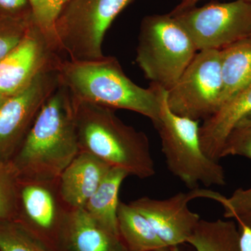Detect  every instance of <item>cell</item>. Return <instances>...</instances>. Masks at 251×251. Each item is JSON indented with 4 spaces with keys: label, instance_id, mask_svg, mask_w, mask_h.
I'll return each mask as SVG.
<instances>
[{
    "label": "cell",
    "instance_id": "obj_1",
    "mask_svg": "<svg viewBox=\"0 0 251 251\" xmlns=\"http://www.w3.org/2000/svg\"><path fill=\"white\" fill-rule=\"evenodd\" d=\"M79 152L74 99L60 82L10 161L20 179L49 181L58 179Z\"/></svg>",
    "mask_w": 251,
    "mask_h": 251
},
{
    "label": "cell",
    "instance_id": "obj_2",
    "mask_svg": "<svg viewBox=\"0 0 251 251\" xmlns=\"http://www.w3.org/2000/svg\"><path fill=\"white\" fill-rule=\"evenodd\" d=\"M74 99L80 152L90 153L111 168L141 179L156 174L148 137L126 125L114 109Z\"/></svg>",
    "mask_w": 251,
    "mask_h": 251
},
{
    "label": "cell",
    "instance_id": "obj_3",
    "mask_svg": "<svg viewBox=\"0 0 251 251\" xmlns=\"http://www.w3.org/2000/svg\"><path fill=\"white\" fill-rule=\"evenodd\" d=\"M57 70L61 82L77 100L137 112L152 123L158 120L161 87L136 85L126 75L116 57L104 56L90 62L63 59Z\"/></svg>",
    "mask_w": 251,
    "mask_h": 251
},
{
    "label": "cell",
    "instance_id": "obj_4",
    "mask_svg": "<svg viewBox=\"0 0 251 251\" xmlns=\"http://www.w3.org/2000/svg\"><path fill=\"white\" fill-rule=\"evenodd\" d=\"M199 122L172 111L167 103L166 90L161 88L159 114L152 124L159 135L168 169L190 190L201 184L224 186V167L206 156L201 148Z\"/></svg>",
    "mask_w": 251,
    "mask_h": 251
},
{
    "label": "cell",
    "instance_id": "obj_5",
    "mask_svg": "<svg viewBox=\"0 0 251 251\" xmlns=\"http://www.w3.org/2000/svg\"><path fill=\"white\" fill-rule=\"evenodd\" d=\"M198 52L187 31L170 13L142 21L135 62L150 84L170 90Z\"/></svg>",
    "mask_w": 251,
    "mask_h": 251
},
{
    "label": "cell",
    "instance_id": "obj_6",
    "mask_svg": "<svg viewBox=\"0 0 251 251\" xmlns=\"http://www.w3.org/2000/svg\"><path fill=\"white\" fill-rule=\"evenodd\" d=\"M133 0H70L53 27L56 44L73 62H90L104 57L105 33Z\"/></svg>",
    "mask_w": 251,
    "mask_h": 251
},
{
    "label": "cell",
    "instance_id": "obj_7",
    "mask_svg": "<svg viewBox=\"0 0 251 251\" xmlns=\"http://www.w3.org/2000/svg\"><path fill=\"white\" fill-rule=\"evenodd\" d=\"M222 88L219 50H202L166 91L167 103L176 115L204 121L219 110Z\"/></svg>",
    "mask_w": 251,
    "mask_h": 251
},
{
    "label": "cell",
    "instance_id": "obj_8",
    "mask_svg": "<svg viewBox=\"0 0 251 251\" xmlns=\"http://www.w3.org/2000/svg\"><path fill=\"white\" fill-rule=\"evenodd\" d=\"M173 16L198 51L221 50L251 36V3L244 0L193 6Z\"/></svg>",
    "mask_w": 251,
    "mask_h": 251
},
{
    "label": "cell",
    "instance_id": "obj_9",
    "mask_svg": "<svg viewBox=\"0 0 251 251\" xmlns=\"http://www.w3.org/2000/svg\"><path fill=\"white\" fill-rule=\"evenodd\" d=\"M61 54L54 38L33 20L19 45L0 61V93L11 97L41 73L57 69Z\"/></svg>",
    "mask_w": 251,
    "mask_h": 251
},
{
    "label": "cell",
    "instance_id": "obj_10",
    "mask_svg": "<svg viewBox=\"0 0 251 251\" xmlns=\"http://www.w3.org/2000/svg\"><path fill=\"white\" fill-rule=\"evenodd\" d=\"M60 82L57 69L46 71L0 106V159L10 161L17 152L43 104Z\"/></svg>",
    "mask_w": 251,
    "mask_h": 251
},
{
    "label": "cell",
    "instance_id": "obj_11",
    "mask_svg": "<svg viewBox=\"0 0 251 251\" xmlns=\"http://www.w3.org/2000/svg\"><path fill=\"white\" fill-rule=\"evenodd\" d=\"M220 196L221 193L198 188L166 199L142 197L129 204L148 220L167 247H173L187 243L201 220L190 210L188 203L199 198L218 201Z\"/></svg>",
    "mask_w": 251,
    "mask_h": 251
},
{
    "label": "cell",
    "instance_id": "obj_12",
    "mask_svg": "<svg viewBox=\"0 0 251 251\" xmlns=\"http://www.w3.org/2000/svg\"><path fill=\"white\" fill-rule=\"evenodd\" d=\"M57 179H20L16 219L56 249L59 232L72 211L61 198Z\"/></svg>",
    "mask_w": 251,
    "mask_h": 251
},
{
    "label": "cell",
    "instance_id": "obj_13",
    "mask_svg": "<svg viewBox=\"0 0 251 251\" xmlns=\"http://www.w3.org/2000/svg\"><path fill=\"white\" fill-rule=\"evenodd\" d=\"M58 251H128L121 237L102 227L84 209L69 212L57 238Z\"/></svg>",
    "mask_w": 251,
    "mask_h": 251
},
{
    "label": "cell",
    "instance_id": "obj_14",
    "mask_svg": "<svg viewBox=\"0 0 251 251\" xmlns=\"http://www.w3.org/2000/svg\"><path fill=\"white\" fill-rule=\"evenodd\" d=\"M110 169L97 156L79 152L57 179L59 194L69 209H83Z\"/></svg>",
    "mask_w": 251,
    "mask_h": 251
},
{
    "label": "cell",
    "instance_id": "obj_15",
    "mask_svg": "<svg viewBox=\"0 0 251 251\" xmlns=\"http://www.w3.org/2000/svg\"><path fill=\"white\" fill-rule=\"evenodd\" d=\"M251 112V84L223 104L214 115L200 126L201 148L206 156L219 161L229 133Z\"/></svg>",
    "mask_w": 251,
    "mask_h": 251
},
{
    "label": "cell",
    "instance_id": "obj_16",
    "mask_svg": "<svg viewBox=\"0 0 251 251\" xmlns=\"http://www.w3.org/2000/svg\"><path fill=\"white\" fill-rule=\"evenodd\" d=\"M219 51L223 82L221 107L251 84V36Z\"/></svg>",
    "mask_w": 251,
    "mask_h": 251
},
{
    "label": "cell",
    "instance_id": "obj_17",
    "mask_svg": "<svg viewBox=\"0 0 251 251\" xmlns=\"http://www.w3.org/2000/svg\"><path fill=\"white\" fill-rule=\"evenodd\" d=\"M129 175L123 170L111 168L83 208L96 222L118 235L119 193L122 182Z\"/></svg>",
    "mask_w": 251,
    "mask_h": 251
},
{
    "label": "cell",
    "instance_id": "obj_18",
    "mask_svg": "<svg viewBox=\"0 0 251 251\" xmlns=\"http://www.w3.org/2000/svg\"><path fill=\"white\" fill-rule=\"evenodd\" d=\"M117 224L128 251H156L168 247L148 220L130 204L119 203Z\"/></svg>",
    "mask_w": 251,
    "mask_h": 251
},
{
    "label": "cell",
    "instance_id": "obj_19",
    "mask_svg": "<svg viewBox=\"0 0 251 251\" xmlns=\"http://www.w3.org/2000/svg\"><path fill=\"white\" fill-rule=\"evenodd\" d=\"M187 244L196 251H242L239 227L232 221L201 219Z\"/></svg>",
    "mask_w": 251,
    "mask_h": 251
},
{
    "label": "cell",
    "instance_id": "obj_20",
    "mask_svg": "<svg viewBox=\"0 0 251 251\" xmlns=\"http://www.w3.org/2000/svg\"><path fill=\"white\" fill-rule=\"evenodd\" d=\"M0 251H58L16 220H0Z\"/></svg>",
    "mask_w": 251,
    "mask_h": 251
},
{
    "label": "cell",
    "instance_id": "obj_21",
    "mask_svg": "<svg viewBox=\"0 0 251 251\" xmlns=\"http://www.w3.org/2000/svg\"><path fill=\"white\" fill-rule=\"evenodd\" d=\"M20 178L10 161L0 159V220H16Z\"/></svg>",
    "mask_w": 251,
    "mask_h": 251
},
{
    "label": "cell",
    "instance_id": "obj_22",
    "mask_svg": "<svg viewBox=\"0 0 251 251\" xmlns=\"http://www.w3.org/2000/svg\"><path fill=\"white\" fill-rule=\"evenodd\" d=\"M228 156L247 157L251 160V128H234L226 140L221 158Z\"/></svg>",
    "mask_w": 251,
    "mask_h": 251
},
{
    "label": "cell",
    "instance_id": "obj_23",
    "mask_svg": "<svg viewBox=\"0 0 251 251\" xmlns=\"http://www.w3.org/2000/svg\"><path fill=\"white\" fill-rule=\"evenodd\" d=\"M220 204L224 209V217L234 219L251 211V188H239L229 198L223 196Z\"/></svg>",
    "mask_w": 251,
    "mask_h": 251
},
{
    "label": "cell",
    "instance_id": "obj_24",
    "mask_svg": "<svg viewBox=\"0 0 251 251\" xmlns=\"http://www.w3.org/2000/svg\"><path fill=\"white\" fill-rule=\"evenodd\" d=\"M33 20L34 18L31 16L18 27L0 32V61L19 45Z\"/></svg>",
    "mask_w": 251,
    "mask_h": 251
},
{
    "label": "cell",
    "instance_id": "obj_25",
    "mask_svg": "<svg viewBox=\"0 0 251 251\" xmlns=\"http://www.w3.org/2000/svg\"><path fill=\"white\" fill-rule=\"evenodd\" d=\"M70 0H47L46 10V27L51 36H53L54 23Z\"/></svg>",
    "mask_w": 251,
    "mask_h": 251
},
{
    "label": "cell",
    "instance_id": "obj_26",
    "mask_svg": "<svg viewBox=\"0 0 251 251\" xmlns=\"http://www.w3.org/2000/svg\"><path fill=\"white\" fill-rule=\"evenodd\" d=\"M28 1H29V4H30L31 13H32L34 21L37 23L38 25L41 29H44L46 33L50 35L47 30V27H46L47 0H28Z\"/></svg>",
    "mask_w": 251,
    "mask_h": 251
},
{
    "label": "cell",
    "instance_id": "obj_27",
    "mask_svg": "<svg viewBox=\"0 0 251 251\" xmlns=\"http://www.w3.org/2000/svg\"><path fill=\"white\" fill-rule=\"evenodd\" d=\"M27 7L31 9L28 0H0V9L5 11H21Z\"/></svg>",
    "mask_w": 251,
    "mask_h": 251
},
{
    "label": "cell",
    "instance_id": "obj_28",
    "mask_svg": "<svg viewBox=\"0 0 251 251\" xmlns=\"http://www.w3.org/2000/svg\"><path fill=\"white\" fill-rule=\"evenodd\" d=\"M240 234V246L242 251H251V229L244 226L238 224Z\"/></svg>",
    "mask_w": 251,
    "mask_h": 251
},
{
    "label": "cell",
    "instance_id": "obj_29",
    "mask_svg": "<svg viewBox=\"0 0 251 251\" xmlns=\"http://www.w3.org/2000/svg\"><path fill=\"white\" fill-rule=\"evenodd\" d=\"M202 1H204V0H181L179 4L173 11H171L170 14L172 15L179 14V13L185 11V10L197 6L198 3ZM244 1L251 3V0H244Z\"/></svg>",
    "mask_w": 251,
    "mask_h": 251
},
{
    "label": "cell",
    "instance_id": "obj_30",
    "mask_svg": "<svg viewBox=\"0 0 251 251\" xmlns=\"http://www.w3.org/2000/svg\"><path fill=\"white\" fill-rule=\"evenodd\" d=\"M237 224L244 225L251 229V211L236 218Z\"/></svg>",
    "mask_w": 251,
    "mask_h": 251
},
{
    "label": "cell",
    "instance_id": "obj_31",
    "mask_svg": "<svg viewBox=\"0 0 251 251\" xmlns=\"http://www.w3.org/2000/svg\"><path fill=\"white\" fill-rule=\"evenodd\" d=\"M235 128H251V112L239 122Z\"/></svg>",
    "mask_w": 251,
    "mask_h": 251
},
{
    "label": "cell",
    "instance_id": "obj_32",
    "mask_svg": "<svg viewBox=\"0 0 251 251\" xmlns=\"http://www.w3.org/2000/svg\"><path fill=\"white\" fill-rule=\"evenodd\" d=\"M182 245L173 246V247H168L165 248V249H162V250L156 251H186L183 249Z\"/></svg>",
    "mask_w": 251,
    "mask_h": 251
},
{
    "label": "cell",
    "instance_id": "obj_33",
    "mask_svg": "<svg viewBox=\"0 0 251 251\" xmlns=\"http://www.w3.org/2000/svg\"><path fill=\"white\" fill-rule=\"evenodd\" d=\"M8 97H5V96L3 95V94L0 93V106H1V105L4 103V102L6 100V99Z\"/></svg>",
    "mask_w": 251,
    "mask_h": 251
},
{
    "label": "cell",
    "instance_id": "obj_34",
    "mask_svg": "<svg viewBox=\"0 0 251 251\" xmlns=\"http://www.w3.org/2000/svg\"><path fill=\"white\" fill-rule=\"evenodd\" d=\"M181 1V0H180V1Z\"/></svg>",
    "mask_w": 251,
    "mask_h": 251
}]
</instances>
